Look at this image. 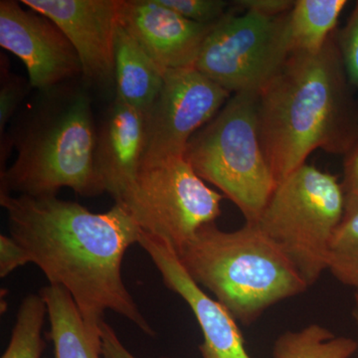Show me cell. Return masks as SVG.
Returning <instances> with one entry per match:
<instances>
[{
    "label": "cell",
    "mask_w": 358,
    "mask_h": 358,
    "mask_svg": "<svg viewBox=\"0 0 358 358\" xmlns=\"http://www.w3.org/2000/svg\"><path fill=\"white\" fill-rule=\"evenodd\" d=\"M164 72L120 25L115 48V99L145 114L159 96Z\"/></svg>",
    "instance_id": "9a60e30c"
},
{
    "label": "cell",
    "mask_w": 358,
    "mask_h": 358,
    "mask_svg": "<svg viewBox=\"0 0 358 358\" xmlns=\"http://www.w3.org/2000/svg\"><path fill=\"white\" fill-rule=\"evenodd\" d=\"M294 2L291 0H242L235 3L243 7L245 10L275 17L289 13L293 8Z\"/></svg>",
    "instance_id": "d4e9b609"
},
{
    "label": "cell",
    "mask_w": 358,
    "mask_h": 358,
    "mask_svg": "<svg viewBox=\"0 0 358 358\" xmlns=\"http://www.w3.org/2000/svg\"><path fill=\"white\" fill-rule=\"evenodd\" d=\"M10 236L26 250L30 262L52 286L72 296L90 331L101 334L107 310L155 336L122 279V266L141 229L121 204L94 213L78 202L57 196H13L0 193Z\"/></svg>",
    "instance_id": "6da1fadb"
},
{
    "label": "cell",
    "mask_w": 358,
    "mask_h": 358,
    "mask_svg": "<svg viewBox=\"0 0 358 358\" xmlns=\"http://www.w3.org/2000/svg\"><path fill=\"white\" fill-rule=\"evenodd\" d=\"M358 343L346 336H336L319 324L289 331L278 336L273 346L274 358H350Z\"/></svg>",
    "instance_id": "ac0fdd59"
},
{
    "label": "cell",
    "mask_w": 358,
    "mask_h": 358,
    "mask_svg": "<svg viewBox=\"0 0 358 358\" xmlns=\"http://www.w3.org/2000/svg\"><path fill=\"white\" fill-rule=\"evenodd\" d=\"M231 96L195 67L166 70L159 96L145 114L141 164L185 157L190 138L218 114Z\"/></svg>",
    "instance_id": "9c48e42d"
},
{
    "label": "cell",
    "mask_w": 358,
    "mask_h": 358,
    "mask_svg": "<svg viewBox=\"0 0 358 358\" xmlns=\"http://www.w3.org/2000/svg\"><path fill=\"white\" fill-rule=\"evenodd\" d=\"M343 188L346 194L358 197V138L345 154Z\"/></svg>",
    "instance_id": "4316f807"
},
{
    "label": "cell",
    "mask_w": 358,
    "mask_h": 358,
    "mask_svg": "<svg viewBox=\"0 0 358 358\" xmlns=\"http://www.w3.org/2000/svg\"><path fill=\"white\" fill-rule=\"evenodd\" d=\"M327 271L345 286H358V197L346 194L345 213L329 246Z\"/></svg>",
    "instance_id": "d6986e66"
},
{
    "label": "cell",
    "mask_w": 358,
    "mask_h": 358,
    "mask_svg": "<svg viewBox=\"0 0 358 358\" xmlns=\"http://www.w3.org/2000/svg\"><path fill=\"white\" fill-rule=\"evenodd\" d=\"M353 317H355V322L358 327V286L355 288V308H353Z\"/></svg>",
    "instance_id": "83f0119b"
},
{
    "label": "cell",
    "mask_w": 358,
    "mask_h": 358,
    "mask_svg": "<svg viewBox=\"0 0 358 358\" xmlns=\"http://www.w3.org/2000/svg\"><path fill=\"white\" fill-rule=\"evenodd\" d=\"M176 254L194 282L245 326L310 288L256 224L230 232L208 224Z\"/></svg>",
    "instance_id": "277c9868"
},
{
    "label": "cell",
    "mask_w": 358,
    "mask_h": 358,
    "mask_svg": "<svg viewBox=\"0 0 358 358\" xmlns=\"http://www.w3.org/2000/svg\"><path fill=\"white\" fill-rule=\"evenodd\" d=\"M138 244L159 270L164 285L187 303L199 322L202 358H252L237 320L186 272L176 250L159 238L141 232Z\"/></svg>",
    "instance_id": "7c38bea8"
},
{
    "label": "cell",
    "mask_w": 358,
    "mask_h": 358,
    "mask_svg": "<svg viewBox=\"0 0 358 358\" xmlns=\"http://www.w3.org/2000/svg\"><path fill=\"white\" fill-rule=\"evenodd\" d=\"M0 46L22 61L30 85L39 92L82 76L77 52L62 30L20 1H0Z\"/></svg>",
    "instance_id": "30bf717a"
},
{
    "label": "cell",
    "mask_w": 358,
    "mask_h": 358,
    "mask_svg": "<svg viewBox=\"0 0 358 358\" xmlns=\"http://www.w3.org/2000/svg\"><path fill=\"white\" fill-rule=\"evenodd\" d=\"M101 338L103 358H138L124 345L113 327L106 322L101 324Z\"/></svg>",
    "instance_id": "484cf974"
},
{
    "label": "cell",
    "mask_w": 358,
    "mask_h": 358,
    "mask_svg": "<svg viewBox=\"0 0 358 358\" xmlns=\"http://www.w3.org/2000/svg\"><path fill=\"white\" fill-rule=\"evenodd\" d=\"M348 81L334 32L317 53L291 54L259 94V134L277 185L315 150L345 155L357 140Z\"/></svg>",
    "instance_id": "7a4b0ae2"
},
{
    "label": "cell",
    "mask_w": 358,
    "mask_h": 358,
    "mask_svg": "<svg viewBox=\"0 0 358 358\" xmlns=\"http://www.w3.org/2000/svg\"><path fill=\"white\" fill-rule=\"evenodd\" d=\"M29 80L11 72L3 54L0 55V141L7 138L6 128L31 89Z\"/></svg>",
    "instance_id": "44dd1931"
},
{
    "label": "cell",
    "mask_w": 358,
    "mask_h": 358,
    "mask_svg": "<svg viewBox=\"0 0 358 358\" xmlns=\"http://www.w3.org/2000/svg\"><path fill=\"white\" fill-rule=\"evenodd\" d=\"M186 20L200 24H216L227 15L229 2L223 0H159Z\"/></svg>",
    "instance_id": "7402d4cb"
},
{
    "label": "cell",
    "mask_w": 358,
    "mask_h": 358,
    "mask_svg": "<svg viewBox=\"0 0 358 358\" xmlns=\"http://www.w3.org/2000/svg\"><path fill=\"white\" fill-rule=\"evenodd\" d=\"M96 136L92 100L83 87L68 82L40 92L9 136L16 159L0 173V193L48 197L66 187L83 197L103 194Z\"/></svg>",
    "instance_id": "3957f363"
},
{
    "label": "cell",
    "mask_w": 358,
    "mask_h": 358,
    "mask_svg": "<svg viewBox=\"0 0 358 358\" xmlns=\"http://www.w3.org/2000/svg\"><path fill=\"white\" fill-rule=\"evenodd\" d=\"M185 157L236 205L246 223L258 221L277 187L259 134L258 94H233L190 138Z\"/></svg>",
    "instance_id": "5b68a950"
},
{
    "label": "cell",
    "mask_w": 358,
    "mask_h": 358,
    "mask_svg": "<svg viewBox=\"0 0 358 358\" xmlns=\"http://www.w3.org/2000/svg\"><path fill=\"white\" fill-rule=\"evenodd\" d=\"M289 14L228 13L209 33L194 67L231 94L259 95L291 55Z\"/></svg>",
    "instance_id": "ba28073f"
},
{
    "label": "cell",
    "mask_w": 358,
    "mask_h": 358,
    "mask_svg": "<svg viewBox=\"0 0 358 358\" xmlns=\"http://www.w3.org/2000/svg\"><path fill=\"white\" fill-rule=\"evenodd\" d=\"M336 38L348 80L358 88V1Z\"/></svg>",
    "instance_id": "603a6c76"
},
{
    "label": "cell",
    "mask_w": 358,
    "mask_h": 358,
    "mask_svg": "<svg viewBox=\"0 0 358 358\" xmlns=\"http://www.w3.org/2000/svg\"><path fill=\"white\" fill-rule=\"evenodd\" d=\"M216 24L186 20L159 0H122L120 25L164 71L194 67Z\"/></svg>",
    "instance_id": "4fadbf2b"
},
{
    "label": "cell",
    "mask_w": 358,
    "mask_h": 358,
    "mask_svg": "<svg viewBox=\"0 0 358 358\" xmlns=\"http://www.w3.org/2000/svg\"><path fill=\"white\" fill-rule=\"evenodd\" d=\"M48 310L55 358H102L101 334L90 331L71 294L59 286L40 291Z\"/></svg>",
    "instance_id": "2e32d148"
},
{
    "label": "cell",
    "mask_w": 358,
    "mask_h": 358,
    "mask_svg": "<svg viewBox=\"0 0 358 358\" xmlns=\"http://www.w3.org/2000/svg\"><path fill=\"white\" fill-rule=\"evenodd\" d=\"M145 148V114L115 98L96 127L95 164L106 192L115 200L131 185Z\"/></svg>",
    "instance_id": "5bb4252c"
},
{
    "label": "cell",
    "mask_w": 358,
    "mask_h": 358,
    "mask_svg": "<svg viewBox=\"0 0 358 358\" xmlns=\"http://www.w3.org/2000/svg\"><path fill=\"white\" fill-rule=\"evenodd\" d=\"M62 30L77 52L86 84H115V37L122 0H21Z\"/></svg>",
    "instance_id": "8fae6325"
},
{
    "label": "cell",
    "mask_w": 358,
    "mask_h": 358,
    "mask_svg": "<svg viewBox=\"0 0 358 358\" xmlns=\"http://www.w3.org/2000/svg\"><path fill=\"white\" fill-rule=\"evenodd\" d=\"M48 315L41 294H28L18 308L10 341L1 358H41L46 348L42 338L45 317Z\"/></svg>",
    "instance_id": "ffe728a7"
},
{
    "label": "cell",
    "mask_w": 358,
    "mask_h": 358,
    "mask_svg": "<svg viewBox=\"0 0 358 358\" xmlns=\"http://www.w3.org/2000/svg\"><path fill=\"white\" fill-rule=\"evenodd\" d=\"M223 195L197 176L185 157L141 164L115 203L124 207L141 232L180 251L203 226L221 215Z\"/></svg>",
    "instance_id": "52a82bcc"
},
{
    "label": "cell",
    "mask_w": 358,
    "mask_h": 358,
    "mask_svg": "<svg viewBox=\"0 0 358 358\" xmlns=\"http://www.w3.org/2000/svg\"><path fill=\"white\" fill-rule=\"evenodd\" d=\"M28 263L31 262L26 250L10 235H0V277L6 278Z\"/></svg>",
    "instance_id": "cb8c5ba5"
},
{
    "label": "cell",
    "mask_w": 358,
    "mask_h": 358,
    "mask_svg": "<svg viewBox=\"0 0 358 358\" xmlns=\"http://www.w3.org/2000/svg\"><path fill=\"white\" fill-rule=\"evenodd\" d=\"M346 0H296L289 14L291 54L317 53L336 32Z\"/></svg>",
    "instance_id": "e0dca14e"
},
{
    "label": "cell",
    "mask_w": 358,
    "mask_h": 358,
    "mask_svg": "<svg viewBox=\"0 0 358 358\" xmlns=\"http://www.w3.org/2000/svg\"><path fill=\"white\" fill-rule=\"evenodd\" d=\"M345 202L338 176L305 164L278 183L255 224L310 287L327 270Z\"/></svg>",
    "instance_id": "8992f818"
}]
</instances>
